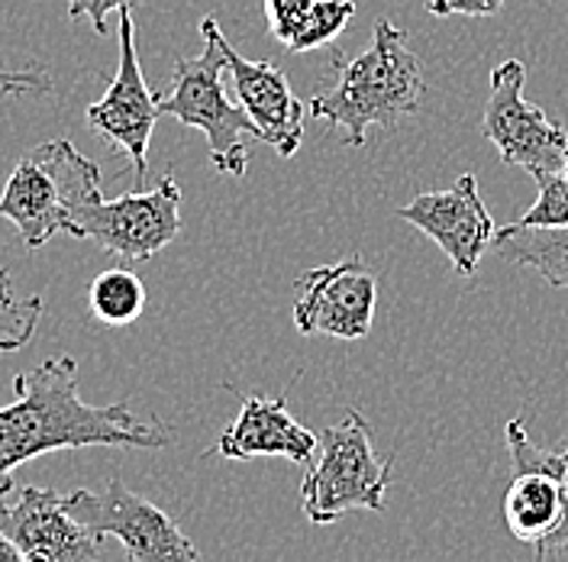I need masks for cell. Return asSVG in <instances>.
Returning <instances> with one entry per match:
<instances>
[{
	"mask_svg": "<svg viewBox=\"0 0 568 562\" xmlns=\"http://www.w3.org/2000/svg\"><path fill=\"white\" fill-rule=\"evenodd\" d=\"M175 433L162 421L142 423L126 401L88 404L78 391V359L52 355L13 375V401L0 408V494L13 472L59 450H165Z\"/></svg>",
	"mask_w": 568,
	"mask_h": 562,
	"instance_id": "cell-1",
	"label": "cell"
},
{
	"mask_svg": "<svg viewBox=\"0 0 568 562\" xmlns=\"http://www.w3.org/2000/svg\"><path fill=\"white\" fill-rule=\"evenodd\" d=\"M333 84L311 98V113L329 130H343L353 149L365 145L372 127L397 130L424 104V66L410 52L407 33L388 20L375 23L372 46L362 56L333 52Z\"/></svg>",
	"mask_w": 568,
	"mask_h": 562,
	"instance_id": "cell-2",
	"label": "cell"
},
{
	"mask_svg": "<svg viewBox=\"0 0 568 562\" xmlns=\"http://www.w3.org/2000/svg\"><path fill=\"white\" fill-rule=\"evenodd\" d=\"M101 194V169L71 140L33 145L7 178L0 217L10 220L27 249H42L55 233H69L71 213Z\"/></svg>",
	"mask_w": 568,
	"mask_h": 562,
	"instance_id": "cell-3",
	"label": "cell"
},
{
	"mask_svg": "<svg viewBox=\"0 0 568 562\" xmlns=\"http://www.w3.org/2000/svg\"><path fill=\"white\" fill-rule=\"evenodd\" d=\"M204 52L194 59H178L172 71L169 94H159V113L175 117L178 123L204 133L211 149V165L220 175L243 178L248 169V140H262L243 107H236L223 91L226 59L220 49V23L216 17L201 20Z\"/></svg>",
	"mask_w": 568,
	"mask_h": 562,
	"instance_id": "cell-4",
	"label": "cell"
},
{
	"mask_svg": "<svg viewBox=\"0 0 568 562\" xmlns=\"http://www.w3.org/2000/svg\"><path fill=\"white\" fill-rule=\"evenodd\" d=\"M504 440L514 462L500 501L504 528L542 562L562 556L568 553V440L542 450L532 443L524 418L504 426Z\"/></svg>",
	"mask_w": 568,
	"mask_h": 562,
	"instance_id": "cell-5",
	"label": "cell"
},
{
	"mask_svg": "<svg viewBox=\"0 0 568 562\" xmlns=\"http://www.w3.org/2000/svg\"><path fill=\"white\" fill-rule=\"evenodd\" d=\"M390 485V459L378 456L368 421L349 411L320 436V459L307 469L301 485L304 518L329 528L349 511H385Z\"/></svg>",
	"mask_w": 568,
	"mask_h": 562,
	"instance_id": "cell-6",
	"label": "cell"
},
{
	"mask_svg": "<svg viewBox=\"0 0 568 562\" xmlns=\"http://www.w3.org/2000/svg\"><path fill=\"white\" fill-rule=\"evenodd\" d=\"M181 233V188L165 175L155 188H136L123 198L104 201L101 194L71 213L69 237L120 259V265L149 262Z\"/></svg>",
	"mask_w": 568,
	"mask_h": 562,
	"instance_id": "cell-7",
	"label": "cell"
},
{
	"mask_svg": "<svg viewBox=\"0 0 568 562\" xmlns=\"http://www.w3.org/2000/svg\"><path fill=\"white\" fill-rule=\"evenodd\" d=\"M527 69L520 59H507L491 71V98L481 113V133L504 165L524 169L532 178L562 172L568 133L546 117V110L524 101Z\"/></svg>",
	"mask_w": 568,
	"mask_h": 562,
	"instance_id": "cell-8",
	"label": "cell"
},
{
	"mask_svg": "<svg viewBox=\"0 0 568 562\" xmlns=\"http://www.w3.org/2000/svg\"><path fill=\"white\" fill-rule=\"evenodd\" d=\"M65 508L98 536L123 543L133 562H201L197 546L175 521L142 494L130 492L123 479H110L101 494L74 489L65 494Z\"/></svg>",
	"mask_w": 568,
	"mask_h": 562,
	"instance_id": "cell-9",
	"label": "cell"
},
{
	"mask_svg": "<svg viewBox=\"0 0 568 562\" xmlns=\"http://www.w3.org/2000/svg\"><path fill=\"white\" fill-rule=\"evenodd\" d=\"M120 62L116 74L106 88V94L84 110L88 127L106 142L126 152L136 188L145 184L149 175V140L159 123V94L149 91V81L142 74L140 52H136V23L133 10H120Z\"/></svg>",
	"mask_w": 568,
	"mask_h": 562,
	"instance_id": "cell-10",
	"label": "cell"
},
{
	"mask_svg": "<svg viewBox=\"0 0 568 562\" xmlns=\"http://www.w3.org/2000/svg\"><path fill=\"white\" fill-rule=\"evenodd\" d=\"M378 304V275L362 262L346 259L311 269L294 281V327L304 337L365 340Z\"/></svg>",
	"mask_w": 568,
	"mask_h": 562,
	"instance_id": "cell-11",
	"label": "cell"
},
{
	"mask_svg": "<svg viewBox=\"0 0 568 562\" xmlns=\"http://www.w3.org/2000/svg\"><path fill=\"white\" fill-rule=\"evenodd\" d=\"M0 533L30 562H94L104 546V536L71 518L65 494L33 485L0 494Z\"/></svg>",
	"mask_w": 568,
	"mask_h": 562,
	"instance_id": "cell-12",
	"label": "cell"
},
{
	"mask_svg": "<svg viewBox=\"0 0 568 562\" xmlns=\"http://www.w3.org/2000/svg\"><path fill=\"white\" fill-rule=\"evenodd\" d=\"M397 217L443 249L462 279L475 275L481 255L495 247V217L481 201L475 175H462L449 191L417 194L410 204L397 208Z\"/></svg>",
	"mask_w": 568,
	"mask_h": 562,
	"instance_id": "cell-13",
	"label": "cell"
},
{
	"mask_svg": "<svg viewBox=\"0 0 568 562\" xmlns=\"http://www.w3.org/2000/svg\"><path fill=\"white\" fill-rule=\"evenodd\" d=\"M220 49L226 59V71L233 78L240 107L258 127L262 142L275 145L282 159H291L304 142V104L291 91L284 71L275 62H248L243 59L226 36H220Z\"/></svg>",
	"mask_w": 568,
	"mask_h": 562,
	"instance_id": "cell-14",
	"label": "cell"
},
{
	"mask_svg": "<svg viewBox=\"0 0 568 562\" xmlns=\"http://www.w3.org/2000/svg\"><path fill=\"white\" fill-rule=\"evenodd\" d=\"M317 450L320 436L287 414L284 394L282 398L243 394V408L236 421L226 426V433L213 446V453L223 459L282 456L304 469L314 465Z\"/></svg>",
	"mask_w": 568,
	"mask_h": 562,
	"instance_id": "cell-15",
	"label": "cell"
},
{
	"mask_svg": "<svg viewBox=\"0 0 568 562\" xmlns=\"http://www.w3.org/2000/svg\"><path fill=\"white\" fill-rule=\"evenodd\" d=\"M495 249L504 262L532 269L552 288L568 294V227L524 230V227L510 223L495 233Z\"/></svg>",
	"mask_w": 568,
	"mask_h": 562,
	"instance_id": "cell-16",
	"label": "cell"
},
{
	"mask_svg": "<svg viewBox=\"0 0 568 562\" xmlns=\"http://www.w3.org/2000/svg\"><path fill=\"white\" fill-rule=\"evenodd\" d=\"M88 304L94 317L106 327H123L133 323L145 308V284L130 269V265H116L106 269L88 288Z\"/></svg>",
	"mask_w": 568,
	"mask_h": 562,
	"instance_id": "cell-17",
	"label": "cell"
},
{
	"mask_svg": "<svg viewBox=\"0 0 568 562\" xmlns=\"http://www.w3.org/2000/svg\"><path fill=\"white\" fill-rule=\"evenodd\" d=\"M42 317V294H17L13 279L0 269V352L23 350Z\"/></svg>",
	"mask_w": 568,
	"mask_h": 562,
	"instance_id": "cell-18",
	"label": "cell"
},
{
	"mask_svg": "<svg viewBox=\"0 0 568 562\" xmlns=\"http://www.w3.org/2000/svg\"><path fill=\"white\" fill-rule=\"evenodd\" d=\"M355 17V0H317L301 30L287 42L291 52H314L343 33Z\"/></svg>",
	"mask_w": 568,
	"mask_h": 562,
	"instance_id": "cell-19",
	"label": "cell"
},
{
	"mask_svg": "<svg viewBox=\"0 0 568 562\" xmlns=\"http://www.w3.org/2000/svg\"><path fill=\"white\" fill-rule=\"evenodd\" d=\"M539 184V198L530 211L517 220V227L524 230H559L568 227V178L562 172L536 178Z\"/></svg>",
	"mask_w": 568,
	"mask_h": 562,
	"instance_id": "cell-20",
	"label": "cell"
},
{
	"mask_svg": "<svg viewBox=\"0 0 568 562\" xmlns=\"http://www.w3.org/2000/svg\"><path fill=\"white\" fill-rule=\"evenodd\" d=\"M265 3V17H268V30L278 42H291L294 33L301 30L304 17L311 13V7L317 0H262Z\"/></svg>",
	"mask_w": 568,
	"mask_h": 562,
	"instance_id": "cell-21",
	"label": "cell"
},
{
	"mask_svg": "<svg viewBox=\"0 0 568 562\" xmlns=\"http://www.w3.org/2000/svg\"><path fill=\"white\" fill-rule=\"evenodd\" d=\"M69 3L71 20H88L94 27V33L106 36L110 33V13H120V10H136L140 0H65Z\"/></svg>",
	"mask_w": 568,
	"mask_h": 562,
	"instance_id": "cell-22",
	"label": "cell"
},
{
	"mask_svg": "<svg viewBox=\"0 0 568 562\" xmlns=\"http://www.w3.org/2000/svg\"><path fill=\"white\" fill-rule=\"evenodd\" d=\"M0 91L3 94H52V74L42 66L0 69Z\"/></svg>",
	"mask_w": 568,
	"mask_h": 562,
	"instance_id": "cell-23",
	"label": "cell"
},
{
	"mask_svg": "<svg viewBox=\"0 0 568 562\" xmlns=\"http://www.w3.org/2000/svg\"><path fill=\"white\" fill-rule=\"evenodd\" d=\"M504 0H426L433 17H495Z\"/></svg>",
	"mask_w": 568,
	"mask_h": 562,
	"instance_id": "cell-24",
	"label": "cell"
},
{
	"mask_svg": "<svg viewBox=\"0 0 568 562\" xmlns=\"http://www.w3.org/2000/svg\"><path fill=\"white\" fill-rule=\"evenodd\" d=\"M0 562H30V560L17 550V543H10V540L0 533Z\"/></svg>",
	"mask_w": 568,
	"mask_h": 562,
	"instance_id": "cell-25",
	"label": "cell"
},
{
	"mask_svg": "<svg viewBox=\"0 0 568 562\" xmlns=\"http://www.w3.org/2000/svg\"><path fill=\"white\" fill-rule=\"evenodd\" d=\"M562 175L568 178V152H566V162H562Z\"/></svg>",
	"mask_w": 568,
	"mask_h": 562,
	"instance_id": "cell-26",
	"label": "cell"
}]
</instances>
